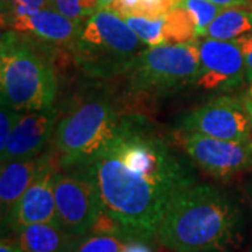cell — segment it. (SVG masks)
<instances>
[{
  "instance_id": "cell-1",
  "label": "cell",
  "mask_w": 252,
  "mask_h": 252,
  "mask_svg": "<svg viewBox=\"0 0 252 252\" xmlns=\"http://www.w3.org/2000/svg\"><path fill=\"white\" fill-rule=\"evenodd\" d=\"M79 167L93 178L105 210L127 238L156 237L171 199L193 184L178 156L139 118L126 117L117 137Z\"/></svg>"
},
{
  "instance_id": "cell-2",
  "label": "cell",
  "mask_w": 252,
  "mask_h": 252,
  "mask_svg": "<svg viewBox=\"0 0 252 252\" xmlns=\"http://www.w3.org/2000/svg\"><path fill=\"white\" fill-rule=\"evenodd\" d=\"M240 210L225 192L190 184L171 199L156 238L174 252H227L240 234Z\"/></svg>"
},
{
  "instance_id": "cell-3",
  "label": "cell",
  "mask_w": 252,
  "mask_h": 252,
  "mask_svg": "<svg viewBox=\"0 0 252 252\" xmlns=\"http://www.w3.org/2000/svg\"><path fill=\"white\" fill-rule=\"evenodd\" d=\"M1 102L18 112L52 108L58 80L51 62L16 32L1 35L0 48Z\"/></svg>"
},
{
  "instance_id": "cell-4",
  "label": "cell",
  "mask_w": 252,
  "mask_h": 252,
  "mask_svg": "<svg viewBox=\"0 0 252 252\" xmlns=\"http://www.w3.org/2000/svg\"><path fill=\"white\" fill-rule=\"evenodd\" d=\"M125 118L107 98H91L72 108L56 124L54 143L61 167L91 160L121 132Z\"/></svg>"
},
{
  "instance_id": "cell-5",
  "label": "cell",
  "mask_w": 252,
  "mask_h": 252,
  "mask_svg": "<svg viewBox=\"0 0 252 252\" xmlns=\"http://www.w3.org/2000/svg\"><path fill=\"white\" fill-rule=\"evenodd\" d=\"M142 44L119 13L99 9L86 21L76 41L77 59L95 76L125 73L136 56L144 51Z\"/></svg>"
},
{
  "instance_id": "cell-6",
  "label": "cell",
  "mask_w": 252,
  "mask_h": 252,
  "mask_svg": "<svg viewBox=\"0 0 252 252\" xmlns=\"http://www.w3.org/2000/svg\"><path fill=\"white\" fill-rule=\"evenodd\" d=\"M200 70L199 42L150 46L137 55L126 74L136 91L162 94L195 84Z\"/></svg>"
},
{
  "instance_id": "cell-7",
  "label": "cell",
  "mask_w": 252,
  "mask_h": 252,
  "mask_svg": "<svg viewBox=\"0 0 252 252\" xmlns=\"http://www.w3.org/2000/svg\"><path fill=\"white\" fill-rule=\"evenodd\" d=\"M76 171L58 172L55 180V203L63 228L79 237L91 231L99 213L105 209L97 185L83 167Z\"/></svg>"
},
{
  "instance_id": "cell-8",
  "label": "cell",
  "mask_w": 252,
  "mask_h": 252,
  "mask_svg": "<svg viewBox=\"0 0 252 252\" xmlns=\"http://www.w3.org/2000/svg\"><path fill=\"white\" fill-rule=\"evenodd\" d=\"M180 132H192L231 142L252 139V122L244 99L217 97L180 119Z\"/></svg>"
},
{
  "instance_id": "cell-9",
  "label": "cell",
  "mask_w": 252,
  "mask_h": 252,
  "mask_svg": "<svg viewBox=\"0 0 252 252\" xmlns=\"http://www.w3.org/2000/svg\"><path fill=\"white\" fill-rule=\"evenodd\" d=\"M178 143L192 161L215 178H230L252 167V139L231 142L200 133L180 132Z\"/></svg>"
},
{
  "instance_id": "cell-10",
  "label": "cell",
  "mask_w": 252,
  "mask_h": 252,
  "mask_svg": "<svg viewBox=\"0 0 252 252\" xmlns=\"http://www.w3.org/2000/svg\"><path fill=\"white\" fill-rule=\"evenodd\" d=\"M200 70L196 86L209 91H230L245 79V59L237 39L209 38L199 42Z\"/></svg>"
},
{
  "instance_id": "cell-11",
  "label": "cell",
  "mask_w": 252,
  "mask_h": 252,
  "mask_svg": "<svg viewBox=\"0 0 252 252\" xmlns=\"http://www.w3.org/2000/svg\"><path fill=\"white\" fill-rule=\"evenodd\" d=\"M56 154H48L39 174L20 199L6 225L14 233L36 223H59L55 203V180L61 171ZM61 224V223H59Z\"/></svg>"
},
{
  "instance_id": "cell-12",
  "label": "cell",
  "mask_w": 252,
  "mask_h": 252,
  "mask_svg": "<svg viewBox=\"0 0 252 252\" xmlns=\"http://www.w3.org/2000/svg\"><path fill=\"white\" fill-rule=\"evenodd\" d=\"M56 127V112L46 111L23 114L14 126L9 143L0 153L1 164L35 157L51 140Z\"/></svg>"
},
{
  "instance_id": "cell-13",
  "label": "cell",
  "mask_w": 252,
  "mask_h": 252,
  "mask_svg": "<svg viewBox=\"0 0 252 252\" xmlns=\"http://www.w3.org/2000/svg\"><path fill=\"white\" fill-rule=\"evenodd\" d=\"M4 23L16 32L31 34L54 44H76L84 26L52 7L4 17L3 24Z\"/></svg>"
},
{
  "instance_id": "cell-14",
  "label": "cell",
  "mask_w": 252,
  "mask_h": 252,
  "mask_svg": "<svg viewBox=\"0 0 252 252\" xmlns=\"http://www.w3.org/2000/svg\"><path fill=\"white\" fill-rule=\"evenodd\" d=\"M48 154L35 156L24 160L1 164L0 172V207H1V223H7L14 207L31 187L36 175L39 174Z\"/></svg>"
},
{
  "instance_id": "cell-15",
  "label": "cell",
  "mask_w": 252,
  "mask_h": 252,
  "mask_svg": "<svg viewBox=\"0 0 252 252\" xmlns=\"http://www.w3.org/2000/svg\"><path fill=\"white\" fill-rule=\"evenodd\" d=\"M16 234V244L23 252H74L84 238L69 233L59 223H36Z\"/></svg>"
},
{
  "instance_id": "cell-16",
  "label": "cell",
  "mask_w": 252,
  "mask_h": 252,
  "mask_svg": "<svg viewBox=\"0 0 252 252\" xmlns=\"http://www.w3.org/2000/svg\"><path fill=\"white\" fill-rule=\"evenodd\" d=\"M250 34H252V10L227 7L213 20L205 36L230 41Z\"/></svg>"
},
{
  "instance_id": "cell-17",
  "label": "cell",
  "mask_w": 252,
  "mask_h": 252,
  "mask_svg": "<svg viewBox=\"0 0 252 252\" xmlns=\"http://www.w3.org/2000/svg\"><path fill=\"white\" fill-rule=\"evenodd\" d=\"M165 39L167 44H188L198 41L196 27L182 6L170 10L165 16Z\"/></svg>"
},
{
  "instance_id": "cell-18",
  "label": "cell",
  "mask_w": 252,
  "mask_h": 252,
  "mask_svg": "<svg viewBox=\"0 0 252 252\" xmlns=\"http://www.w3.org/2000/svg\"><path fill=\"white\" fill-rule=\"evenodd\" d=\"M165 16V14H164ZM147 17V16H127L125 21L139 39L149 46L167 44L165 39V17Z\"/></svg>"
},
{
  "instance_id": "cell-19",
  "label": "cell",
  "mask_w": 252,
  "mask_h": 252,
  "mask_svg": "<svg viewBox=\"0 0 252 252\" xmlns=\"http://www.w3.org/2000/svg\"><path fill=\"white\" fill-rule=\"evenodd\" d=\"M180 6H182L189 13L196 27L198 38L205 36L209 26L224 10V7L215 4L210 0H181Z\"/></svg>"
},
{
  "instance_id": "cell-20",
  "label": "cell",
  "mask_w": 252,
  "mask_h": 252,
  "mask_svg": "<svg viewBox=\"0 0 252 252\" xmlns=\"http://www.w3.org/2000/svg\"><path fill=\"white\" fill-rule=\"evenodd\" d=\"M51 7L81 24L101 9L98 0H51Z\"/></svg>"
},
{
  "instance_id": "cell-21",
  "label": "cell",
  "mask_w": 252,
  "mask_h": 252,
  "mask_svg": "<svg viewBox=\"0 0 252 252\" xmlns=\"http://www.w3.org/2000/svg\"><path fill=\"white\" fill-rule=\"evenodd\" d=\"M125 237L114 234H91L83 238L74 252H122Z\"/></svg>"
},
{
  "instance_id": "cell-22",
  "label": "cell",
  "mask_w": 252,
  "mask_h": 252,
  "mask_svg": "<svg viewBox=\"0 0 252 252\" xmlns=\"http://www.w3.org/2000/svg\"><path fill=\"white\" fill-rule=\"evenodd\" d=\"M23 114L24 112H18L16 109L9 107L7 104L1 102V111H0V153L6 149L10 137H11V133L14 130V126Z\"/></svg>"
},
{
  "instance_id": "cell-23",
  "label": "cell",
  "mask_w": 252,
  "mask_h": 252,
  "mask_svg": "<svg viewBox=\"0 0 252 252\" xmlns=\"http://www.w3.org/2000/svg\"><path fill=\"white\" fill-rule=\"evenodd\" d=\"M3 10V18L16 16V14H26L35 10L51 7V0H1Z\"/></svg>"
},
{
  "instance_id": "cell-24",
  "label": "cell",
  "mask_w": 252,
  "mask_h": 252,
  "mask_svg": "<svg viewBox=\"0 0 252 252\" xmlns=\"http://www.w3.org/2000/svg\"><path fill=\"white\" fill-rule=\"evenodd\" d=\"M180 3L181 0H142L137 16L160 17L167 14L174 7H177Z\"/></svg>"
},
{
  "instance_id": "cell-25",
  "label": "cell",
  "mask_w": 252,
  "mask_h": 252,
  "mask_svg": "<svg viewBox=\"0 0 252 252\" xmlns=\"http://www.w3.org/2000/svg\"><path fill=\"white\" fill-rule=\"evenodd\" d=\"M245 59V79L248 83L252 81V34L237 38Z\"/></svg>"
},
{
  "instance_id": "cell-26",
  "label": "cell",
  "mask_w": 252,
  "mask_h": 252,
  "mask_svg": "<svg viewBox=\"0 0 252 252\" xmlns=\"http://www.w3.org/2000/svg\"><path fill=\"white\" fill-rule=\"evenodd\" d=\"M142 0H114L111 9L115 10L122 17L127 16H137L140 10Z\"/></svg>"
},
{
  "instance_id": "cell-27",
  "label": "cell",
  "mask_w": 252,
  "mask_h": 252,
  "mask_svg": "<svg viewBox=\"0 0 252 252\" xmlns=\"http://www.w3.org/2000/svg\"><path fill=\"white\" fill-rule=\"evenodd\" d=\"M122 252H153L143 238H127L122 247Z\"/></svg>"
},
{
  "instance_id": "cell-28",
  "label": "cell",
  "mask_w": 252,
  "mask_h": 252,
  "mask_svg": "<svg viewBox=\"0 0 252 252\" xmlns=\"http://www.w3.org/2000/svg\"><path fill=\"white\" fill-rule=\"evenodd\" d=\"M213 1L215 4H219L221 7H238V6H248V1L250 0H210Z\"/></svg>"
},
{
  "instance_id": "cell-29",
  "label": "cell",
  "mask_w": 252,
  "mask_h": 252,
  "mask_svg": "<svg viewBox=\"0 0 252 252\" xmlns=\"http://www.w3.org/2000/svg\"><path fill=\"white\" fill-rule=\"evenodd\" d=\"M0 252H23L17 247V244L11 243L10 240L1 238V244H0Z\"/></svg>"
},
{
  "instance_id": "cell-30",
  "label": "cell",
  "mask_w": 252,
  "mask_h": 252,
  "mask_svg": "<svg viewBox=\"0 0 252 252\" xmlns=\"http://www.w3.org/2000/svg\"><path fill=\"white\" fill-rule=\"evenodd\" d=\"M244 105H245V109H247V112H248L250 119H251L252 122V99L244 98Z\"/></svg>"
},
{
  "instance_id": "cell-31",
  "label": "cell",
  "mask_w": 252,
  "mask_h": 252,
  "mask_svg": "<svg viewBox=\"0 0 252 252\" xmlns=\"http://www.w3.org/2000/svg\"><path fill=\"white\" fill-rule=\"evenodd\" d=\"M98 1L101 9H111V6L114 3V0H98Z\"/></svg>"
},
{
  "instance_id": "cell-32",
  "label": "cell",
  "mask_w": 252,
  "mask_h": 252,
  "mask_svg": "<svg viewBox=\"0 0 252 252\" xmlns=\"http://www.w3.org/2000/svg\"><path fill=\"white\" fill-rule=\"evenodd\" d=\"M245 98L252 99V81L250 83V86H248V90H247V95H245Z\"/></svg>"
},
{
  "instance_id": "cell-33",
  "label": "cell",
  "mask_w": 252,
  "mask_h": 252,
  "mask_svg": "<svg viewBox=\"0 0 252 252\" xmlns=\"http://www.w3.org/2000/svg\"><path fill=\"white\" fill-rule=\"evenodd\" d=\"M248 193H250V198H251L252 200V182L248 185Z\"/></svg>"
},
{
  "instance_id": "cell-34",
  "label": "cell",
  "mask_w": 252,
  "mask_h": 252,
  "mask_svg": "<svg viewBox=\"0 0 252 252\" xmlns=\"http://www.w3.org/2000/svg\"><path fill=\"white\" fill-rule=\"evenodd\" d=\"M247 7H252V0H250V1H248V6H247Z\"/></svg>"
}]
</instances>
